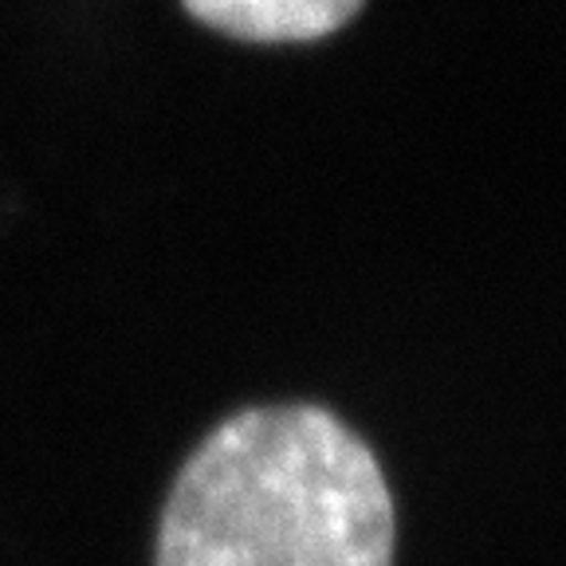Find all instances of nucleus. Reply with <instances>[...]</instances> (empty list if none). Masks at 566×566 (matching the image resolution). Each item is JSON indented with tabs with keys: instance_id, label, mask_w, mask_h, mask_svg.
I'll list each match as a JSON object with an SVG mask.
<instances>
[{
	"instance_id": "f03ea898",
	"label": "nucleus",
	"mask_w": 566,
	"mask_h": 566,
	"mask_svg": "<svg viewBox=\"0 0 566 566\" xmlns=\"http://www.w3.org/2000/svg\"><path fill=\"white\" fill-rule=\"evenodd\" d=\"M189 17L252 44L318 40L354 20L363 0H186Z\"/></svg>"
},
{
	"instance_id": "f257e3e1",
	"label": "nucleus",
	"mask_w": 566,
	"mask_h": 566,
	"mask_svg": "<svg viewBox=\"0 0 566 566\" xmlns=\"http://www.w3.org/2000/svg\"><path fill=\"white\" fill-rule=\"evenodd\" d=\"M394 500L378 460L315 406L244 409L177 476L158 566H389Z\"/></svg>"
}]
</instances>
